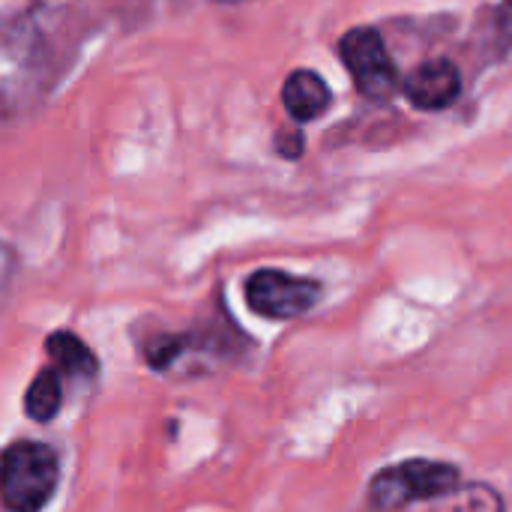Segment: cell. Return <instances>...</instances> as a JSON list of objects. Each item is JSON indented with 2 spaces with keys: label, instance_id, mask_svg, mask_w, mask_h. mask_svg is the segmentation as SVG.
<instances>
[{
  "label": "cell",
  "instance_id": "3957f363",
  "mask_svg": "<svg viewBox=\"0 0 512 512\" xmlns=\"http://www.w3.org/2000/svg\"><path fill=\"white\" fill-rule=\"evenodd\" d=\"M60 480L57 456L48 444L15 441L0 453V498L6 510L39 512Z\"/></svg>",
  "mask_w": 512,
  "mask_h": 512
},
{
  "label": "cell",
  "instance_id": "8fae6325",
  "mask_svg": "<svg viewBox=\"0 0 512 512\" xmlns=\"http://www.w3.org/2000/svg\"><path fill=\"white\" fill-rule=\"evenodd\" d=\"M12 276H15V252L9 249V243L0 240V300L12 285Z\"/></svg>",
  "mask_w": 512,
  "mask_h": 512
},
{
  "label": "cell",
  "instance_id": "7c38bea8",
  "mask_svg": "<svg viewBox=\"0 0 512 512\" xmlns=\"http://www.w3.org/2000/svg\"><path fill=\"white\" fill-rule=\"evenodd\" d=\"M495 27L501 33V39L512 45V0H504L495 12Z\"/></svg>",
  "mask_w": 512,
  "mask_h": 512
},
{
  "label": "cell",
  "instance_id": "ba28073f",
  "mask_svg": "<svg viewBox=\"0 0 512 512\" xmlns=\"http://www.w3.org/2000/svg\"><path fill=\"white\" fill-rule=\"evenodd\" d=\"M45 351L51 357V366L63 375V378H78V381H87L96 375L99 363H96V354L69 330H57L48 336L45 342Z\"/></svg>",
  "mask_w": 512,
  "mask_h": 512
},
{
  "label": "cell",
  "instance_id": "9c48e42d",
  "mask_svg": "<svg viewBox=\"0 0 512 512\" xmlns=\"http://www.w3.org/2000/svg\"><path fill=\"white\" fill-rule=\"evenodd\" d=\"M60 405H63V375H60L54 366H48V369H42V372L33 378V384L27 387L24 411H27L30 420L48 423V420L57 417Z\"/></svg>",
  "mask_w": 512,
  "mask_h": 512
},
{
  "label": "cell",
  "instance_id": "5b68a950",
  "mask_svg": "<svg viewBox=\"0 0 512 512\" xmlns=\"http://www.w3.org/2000/svg\"><path fill=\"white\" fill-rule=\"evenodd\" d=\"M321 300L315 279L291 276L285 270H255L246 279V303L255 315L270 321H294Z\"/></svg>",
  "mask_w": 512,
  "mask_h": 512
},
{
  "label": "cell",
  "instance_id": "30bf717a",
  "mask_svg": "<svg viewBox=\"0 0 512 512\" xmlns=\"http://www.w3.org/2000/svg\"><path fill=\"white\" fill-rule=\"evenodd\" d=\"M432 512H504V501L492 486L471 483L444 495L441 507H435Z\"/></svg>",
  "mask_w": 512,
  "mask_h": 512
},
{
  "label": "cell",
  "instance_id": "52a82bcc",
  "mask_svg": "<svg viewBox=\"0 0 512 512\" xmlns=\"http://www.w3.org/2000/svg\"><path fill=\"white\" fill-rule=\"evenodd\" d=\"M330 102H333V96H330L327 81L321 75H315L312 69H297L282 84V105H285L288 117L297 123H309V120L321 117L330 108Z\"/></svg>",
  "mask_w": 512,
  "mask_h": 512
},
{
  "label": "cell",
  "instance_id": "8992f818",
  "mask_svg": "<svg viewBox=\"0 0 512 512\" xmlns=\"http://www.w3.org/2000/svg\"><path fill=\"white\" fill-rule=\"evenodd\" d=\"M405 87V96L414 108L420 111H441V108H450L459 93H462V75L456 69V63L444 60V57H435V60H426L420 63L408 81L402 84Z\"/></svg>",
  "mask_w": 512,
  "mask_h": 512
},
{
  "label": "cell",
  "instance_id": "5bb4252c",
  "mask_svg": "<svg viewBox=\"0 0 512 512\" xmlns=\"http://www.w3.org/2000/svg\"><path fill=\"white\" fill-rule=\"evenodd\" d=\"M231 3H237V0H231Z\"/></svg>",
  "mask_w": 512,
  "mask_h": 512
},
{
  "label": "cell",
  "instance_id": "277c9868",
  "mask_svg": "<svg viewBox=\"0 0 512 512\" xmlns=\"http://www.w3.org/2000/svg\"><path fill=\"white\" fill-rule=\"evenodd\" d=\"M339 54L345 66L351 69V78L357 90L372 102H390L402 81L393 57L387 54V45L375 27H354L339 39Z\"/></svg>",
  "mask_w": 512,
  "mask_h": 512
},
{
  "label": "cell",
  "instance_id": "4fadbf2b",
  "mask_svg": "<svg viewBox=\"0 0 512 512\" xmlns=\"http://www.w3.org/2000/svg\"><path fill=\"white\" fill-rule=\"evenodd\" d=\"M279 141H282V144H279V153H282V156L294 159V156L303 153V135H285V132H282Z\"/></svg>",
  "mask_w": 512,
  "mask_h": 512
},
{
  "label": "cell",
  "instance_id": "7a4b0ae2",
  "mask_svg": "<svg viewBox=\"0 0 512 512\" xmlns=\"http://www.w3.org/2000/svg\"><path fill=\"white\" fill-rule=\"evenodd\" d=\"M462 486V474L450 462L408 459L381 468L366 489V501L375 512H399L420 501H435Z\"/></svg>",
  "mask_w": 512,
  "mask_h": 512
},
{
  "label": "cell",
  "instance_id": "6da1fadb",
  "mask_svg": "<svg viewBox=\"0 0 512 512\" xmlns=\"http://www.w3.org/2000/svg\"><path fill=\"white\" fill-rule=\"evenodd\" d=\"M57 12L36 3L0 15V129L42 108L66 66Z\"/></svg>",
  "mask_w": 512,
  "mask_h": 512
}]
</instances>
